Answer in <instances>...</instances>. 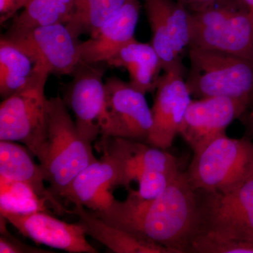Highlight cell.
Wrapping results in <instances>:
<instances>
[{
	"label": "cell",
	"instance_id": "1",
	"mask_svg": "<svg viewBox=\"0 0 253 253\" xmlns=\"http://www.w3.org/2000/svg\"><path fill=\"white\" fill-rule=\"evenodd\" d=\"M90 211L111 225L169 248L175 253H188L199 229L197 193L190 184L186 172L181 171L156 199H139L128 189L125 201L115 199L105 211Z\"/></svg>",
	"mask_w": 253,
	"mask_h": 253
},
{
	"label": "cell",
	"instance_id": "2",
	"mask_svg": "<svg viewBox=\"0 0 253 253\" xmlns=\"http://www.w3.org/2000/svg\"><path fill=\"white\" fill-rule=\"evenodd\" d=\"M36 157L50 192L59 201L75 177L97 161L59 95L47 100V128Z\"/></svg>",
	"mask_w": 253,
	"mask_h": 253
},
{
	"label": "cell",
	"instance_id": "3",
	"mask_svg": "<svg viewBox=\"0 0 253 253\" xmlns=\"http://www.w3.org/2000/svg\"><path fill=\"white\" fill-rule=\"evenodd\" d=\"M186 174L196 191L231 192L253 176V142L219 136L194 154Z\"/></svg>",
	"mask_w": 253,
	"mask_h": 253
},
{
	"label": "cell",
	"instance_id": "4",
	"mask_svg": "<svg viewBox=\"0 0 253 253\" xmlns=\"http://www.w3.org/2000/svg\"><path fill=\"white\" fill-rule=\"evenodd\" d=\"M191 71L186 81L196 97L231 98L253 103V61L226 53L190 47Z\"/></svg>",
	"mask_w": 253,
	"mask_h": 253
},
{
	"label": "cell",
	"instance_id": "5",
	"mask_svg": "<svg viewBox=\"0 0 253 253\" xmlns=\"http://www.w3.org/2000/svg\"><path fill=\"white\" fill-rule=\"evenodd\" d=\"M190 47L253 61V21L240 3L214 5L191 13Z\"/></svg>",
	"mask_w": 253,
	"mask_h": 253
},
{
	"label": "cell",
	"instance_id": "6",
	"mask_svg": "<svg viewBox=\"0 0 253 253\" xmlns=\"http://www.w3.org/2000/svg\"><path fill=\"white\" fill-rule=\"evenodd\" d=\"M49 73L41 72L21 90L0 105V141L22 143L36 156L47 128V98L44 88Z\"/></svg>",
	"mask_w": 253,
	"mask_h": 253
},
{
	"label": "cell",
	"instance_id": "7",
	"mask_svg": "<svg viewBox=\"0 0 253 253\" xmlns=\"http://www.w3.org/2000/svg\"><path fill=\"white\" fill-rule=\"evenodd\" d=\"M196 191L200 213L197 234L253 240V176L225 194Z\"/></svg>",
	"mask_w": 253,
	"mask_h": 253
},
{
	"label": "cell",
	"instance_id": "8",
	"mask_svg": "<svg viewBox=\"0 0 253 253\" xmlns=\"http://www.w3.org/2000/svg\"><path fill=\"white\" fill-rule=\"evenodd\" d=\"M152 126V111L145 94L120 78H107L101 136L147 143Z\"/></svg>",
	"mask_w": 253,
	"mask_h": 253
},
{
	"label": "cell",
	"instance_id": "9",
	"mask_svg": "<svg viewBox=\"0 0 253 253\" xmlns=\"http://www.w3.org/2000/svg\"><path fill=\"white\" fill-rule=\"evenodd\" d=\"M1 37L28 55L38 70L49 74L71 75L81 61V42L64 23L7 31Z\"/></svg>",
	"mask_w": 253,
	"mask_h": 253
},
{
	"label": "cell",
	"instance_id": "10",
	"mask_svg": "<svg viewBox=\"0 0 253 253\" xmlns=\"http://www.w3.org/2000/svg\"><path fill=\"white\" fill-rule=\"evenodd\" d=\"M106 63L80 61L72 73L73 79L62 99L74 113L82 137L92 144L101 135V115L105 101Z\"/></svg>",
	"mask_w": 253,
	"mask_h": 253
},
{
	"label": "cell",
	"instance_id": "11",
	"mask_svg": "<svg viewBox=\"0 0 253 253\" xmlns=\"http://www.w3.org/2000/svg\"><path fill=\"white\" fill-rule=\"evenodd\" d=\"M249 106L239 100L213 96L192 100L186 110L179 134L194 154L219 136L236 119L247 112Z\"/></svg>",
	"mask_w": 253,
	"mask_h": 253
},
{
	"label": "cell",
	"instance_id": "12",
	"mask_svg": "<svg viewBox=\"0 0 253 253\" xmlns=\"http://www.w3.org/2000/svg\"><path fill=\"white\" fill-rule=\"evenodd\" d=\"M155 91L153 126L147 144L166 150L179 134L192 95L183 78V70L164 72Z\"/></svg>",
	"mask_w": 253,
	"mask_h": 253
},
{
	"label": "cell",
	"instance_id": "13",
	"mask_svg": "<svg viewBox=\"0 0 253 253\" xmlns=\"http://www.w3.org/2000/svg\"><path fill=\"white\" fill-rule=\"evenodd\" d=\"M8 223L38 244L71 253H98L78 223L70 224L44 211L16 213L1 211Z\"/></svg>",
	"mask_w": 253,
	"mask_h": 253
},
{
	"label": "cell",
	"instance_id": "14",
	"mask_svg": "<svg viewBox=\"0 0 253 253\" xmlns=\"http://www.w3.org/2000/svg\"><path fill=\"white\" fill-rule=\"evenodd\" d=\"M126 187L124 168L119 160L103 154L99 160L89 164L75 177L63 199L68 204L81 205L99 212L111 206L115 198L112 189Z\"/></svg>",
	"mask_w": 253,
	"mask_h": 253
},
{
	"label": "cell",
	"instance_id": "15",
	"mask_svg": "<svg viewBox=\"0 0 253 253\" xmlns=\"http://www.w3.org/2000/svg\"><path fill=\"white\" fill-rule=\"evenodd\" d=\"M96 149L119 160L124 168L126 188L143 171H158L175 174L180 172L177 158L147 143L111 136H101Z\"/></svg>",
	"mask_w": 253,
	"mask_h": 253
},
{
	"label": "cell",
	"instance_id": "16",
	"mask_svg": "<svg viewBox=\"0 0 253 253\" xmlns=\"http://www.w3.org/2000/svg\"><path fill=\"white\" fill-rule=\"evenodd\" d=\"M141 0H126L116 14L80 44L81 60L89 63H106L116 52L134 39L140 14Z\"/></svg>",
	"mask_w": 253,
	"mask_h": 253
},
{
	"label": "cell",
	"instance_id": "17",
	"mask_svg": "<svg viewBox=\"0 0 253 253\" xmlns=\"http://www.w3.org/2000/svg\"><path fill=\"white\" fill-rule=\"evenodd\" d=\"M31 154L27 147L15 141H0V176L28 186L58 214L70 213V210L66 209L46 189L41 166L35 163Z\"/></svg>",
	"mask_w": 253,
	"mask_h": 253
},
{
	"label": "cell",
	"instance_id": "18",
	"mask_svg": "<svg viewBox=\"0 0 253 253\" xmlns=\"http://www.w3.org/2000/svg\"><path fill=\"white\" fill-rule=\"evenodd\" d=\"M70 214L78 216V224L86 236L99 241L116 253H175L172 249L143 239L129 231L111 225L95 216L81 205H76Z\"/></svg>",
	"mask_w": 253,
	"mask_h": 253
},
{
	"label": "cell",
	"instance_id": "19",
	"mask_svg": "<svg viewBox=\"0 0 253 253\" xmlns=\"http://www.w3.org/2000/svg\"><path fill=\"white\" fill-rule=\"evenodd\" d=\"M108 66L126 68L129 83L146 94L156 91L162 63L151 43H142L135 38L121 48L106 62Z\"/></svg>",
	"mask_w": 253,
	"mask_h": 253
},
{
	"label": "cell",
	"instance_id": "20",
	"mask_svg": "<svg viewBox=\"0 0 253 253\" xmlns=\"http://www.w3.org/2000/svg\"><path fill=\"white\" fill-rule=\"evenodd\" d=\"M36 63L24 51L6 41L0 40V94L3 99L27 86L38 73Z\"/></svg>",
	"mask_w": 253,
	"mask_h": 253
},
{
	"label": "cell",
	"instance_id": "21",
	"mask_svg": "<svg viewBox=\"0 0 253 253\" xmlns=\"http://www.w3.org/2000/svg\"><path fill=\"white\" fill-rule=\"evenodd\" d=\"M126 0H74L69 19V31L79 38L94 33L126 4Z\"/></svg>",
	"mask_w": 253,
	"mask_h": 253
},
{
	"label": "cell",
	"instance_id": "22",
	"mask_svg": "<svg viewBox=\"0 0 253 253\" xmlns=\"http://www.w3.org/2000/svg\"><path fill=\"white\" fill-rule=\"evenodd\" d=\"M74 0H28L23 11L16 15L8 31H16L47 26L66 24Z\"/></svg>",
	"mask_w": 253,
	"mask_h": 253
},
{
	"label": "cell",
	"instance_id": "23",
	"mask_svg": "<svg viewBox=\"0 0 253 253\" xmlns=\"http://www.w3.org/2000/svg\"><path fill=\"white\" fill-rule=\"evenodd\" d=\"M44 203L28 186L1 177L0 211L16 213L46 212Z\"/></svg>",
	"mask_w": 253,
	"mask_h": 253
},
{
	"label": "cell",
	"instance_id": "24",
	"mask_svg": "<svg viewBox=\"0 0 253 253\" xmlns=\"http://www.w3.org/2000/svg\"><path fill=\"white\" fill-rule=\"evenodd\" d=\"M188 253H253V240L199 234L191 241Z\"/></svg>",
	"mask_w": 253,
	"mask_h": 253
},
{
	"label": "cell",
	"instance_id": "25",
	"mask_svg": "<svg viewBox=\"0 0 253 253\" xmlns=\"http://www.w3.org/2000/svg\"><path fill=\"white\" fill-rule=\"evenodd\" d=\"M178 173L171 174L158 171H143L136 179L139 189L131 190L139 199L146 201L156 199L167 189Z\"/></svg>",
	"mask_w": 253,
	"mask_h": 253
},
{
	"label": "cell",
	"instance_id": "26",
	"mask_svg": "<svg viewBox=\"0 0 253 253\" xmlns=\"http://www.w3.org/2000/svg\"><path fill=\"white\" fill-rule=\"evenodd\" d=\"M7 220L4 216L0 218V253H49L53 251H46L23 244L11 235L6 229Z\"/></svg>",
	"mask_w": 253,
	"mask_h": 253
},
{
	"label": "cell",
	"instance_id": "27",
	"mask_svg": "<svg viewBox=\"0 0 253 253\" xmlns=\"http://www.w3.org/2000/svg\"><path fill=\"white\" fill-rule=\"evenodd\" d=\"M28 0H0V23L14 17L18 10L24 8Z\"/></svg>",
	"mask_w": 253,
	"mask_h": 253
},
{
	"label": "cell",
	"instance_id": "28",
	"mask_svg": "<svg viewBox=\"0 0 253 253\" xmlns=\"http://www.w3.org/2000/svg\"><path fill=\"white\" fill-rule=\"evenodd\" d=\"M177 1L184 5L191 13L203 11L214 5L239 3V0H177Z\"/></svg>",
	"mask_w": 253,
	"mask_h": 253
},
{
	"label": "cell",
	"instance_id": "29",
	"mask_svg": "<svg viewBox=\"0 0 253 253\" xmlns=\"http://www.w3.org/2000/svg\"><path fill=\"white\" fill-rule=\"evenodd\" d=\"M240 120L246 127L248 134L253 139V113H245Z\"/></svg>",
	"mask_w": 253,
	"mask_h": 253
},
{
	"label": "cell",
	"instance_id": "30",
	"mask_svg": "<svg viewBox=\"0 0 253 253\" xmlns=\"http://www.w3.org/2000/svg\"><path fill=\"white\" fill-rule=\"evenodd\" d=\"M239 2L253 21V0H239Z\"/></svg>",
	"mask_w": 253,
	"mask_h": 253
}]
</instances>
